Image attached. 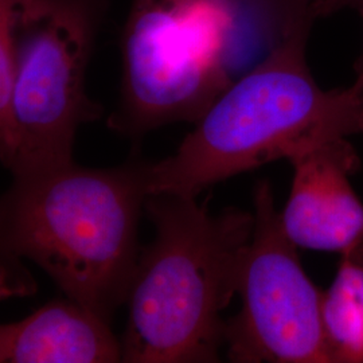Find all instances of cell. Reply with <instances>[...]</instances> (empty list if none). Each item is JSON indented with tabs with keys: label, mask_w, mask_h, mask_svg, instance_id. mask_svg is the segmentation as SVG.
<instances>
[{
	"label": "cell",
	"mask_w": 363,
	"mask_h": 363,
	"mask_svg": "<svg viewBox=\"0 0 363 363\" xmlns=\"http://www.w3.org/2000/svg\"><path fill=\"white\" fill-rule=\"evenodd\" d=\"M150 166H65L13 177L1 201L3 265L37 264L66 298L111 322L139 261ZM18 271V269H16Z\"/></svg>",
	"instance_id": "obj_1"
},
{
	"label": "cell",
	"mask_w": 363,
	"mask_h": 363,
	"mask_svg": "<svg viewBox=\"0 0 363 363\" xmlns=\"http://www.w3.org/2000/svg\"><path fill=\"white\" fill-rule=\"evenodd\" d=\"M312 26L298 27L234 81L174 155L150 166V195H196L234 175L337 138L363 135V91L312 76Z\"/></svg>",
	"instance_id": "obj_2"
},
{
	"label": "cell",
	"mask_w": 363,
	"mask_h": 363,
	"mask_svg": "<svg viewBox=\"0 0 363 363\" xmlns=\"http://www.w3.org/2000/svg\"><path fill=\"white\" fill-rule=\"evenodd\" d=\"M145 211L154 241L140 252L121 339L130 363L218 362L222 311L237 295L253 233V213L213 214L196 198L151 194Z\"/></svg>",
	"instance_id": "obj_3"
},
{
	"label": "cell",
	"mask_w": 363,
	"mask_h": 363,
	"mask_svg": "<svg viewBox=\"0 0 363 363\" xmlns=\"http://www.w3.org/2000/svg\"><path fill=\"white\" fill-rule=\"evenodd\" d=\"M286 35L253 0H132L121 33L123 77L111 130L140 139L196 123L253 52Z\"/></svg>",
	"instance_id": "obj_4"
},
{
	"label": "cell",
	"mask_w": 363,
	"mask_h": 363,
	"mask_svg": "<svg viewBox=\"0 0 363 363\" xmlns=\"http://www.w3.org/2000/svg\"><path fill=\"white\" fill-rule=\"evenodd\" d=\"M109 0H0L13 91L0 155L13 177L65 166L82 124L101 116L85 79Z\"/></svg>",
	"instance_id": "obj_5"
},
{
	"label": "cell",
	"mask_w": 363,
	"mask_h": 363,
	"mask_svg": "<svg viewBox=\"0 0 363 363\" xmlns=\"http://www.w3.org/2000/svg\"><path fill=\"white\" fill-rule=\"evenodd\" d=\"M255 226L238 279L241 310L225 322L228 358L238 363H331L323 291L311 281L286 235L268 181L253 194Z\"/></svg>",
	"instance_id": "obj_6"
},
{
	"label": "cell",
	"mask_w": 363,
	"mask_h": 363,
	"mask_svg": "<svg viewBox=\"0 0 363 363\" xmlns=\"http://www.w3.org/2000/svg\"><path fill=\"white\" fill-rule=\"evenodd\" d=\"M292 190L281 225L298 247L343 255L363 242V203L350 177L361 159L349 142L337 138L289 159Z\"/></svg>",
	"instance_id": "obj_7"
},
{
	"label": "cell",
	"mask_w": 363,
	"mask_h": 363,
	"mask_svg": "<svg viewBox=\"0 0 363 363\" xmlns=\"http://www.w3.org/2000/svg\"><path fill=\"white\" fill-rule=\"evenodd\" d=\"M123 345L111 322L66 298L0 327L1 363H112Z\"/></svg>",
	"instance_id": "obj_8"
},
{
	"label": "cell",
	"mask_w": 363,
	"mask_h": 363,
	"mask_svg": "<svg viewBox=\"0 0 363 363\" xmlns=\"http://www.w3.org/2000/svg\"><path fill=\"white\" fill-rule=\"evenodd\" d=\"M322 318L331 363H363V242L340 255Z\"/></svg>",
	"instance_id": "obj_9"
},
{
	"label": "cell",
	"mask_w": 363,
	"mask_h": 363,
	"mask_svg": "<svg viewBox=\"0 0 363 363\" xmlns=\"http://www.w3.org/2000/svg\"><path fill=\"white\" fill-rule=\"evenodd\" d=\"M286 35L298 27L313 26L312 7L316 0H253Z\"/></svg>",
	"instance_id": "obj_10"
},
{
	"label": "cell",
	"mask_w": 363,
	"mask_h": 363,
	"mask_svg": "<svg viewBox=\"0 0 363 363\" xmlns=\"http://www.w3.org/2000/svg\"><path fill=\"white\" fill-rule=\"evenodd\" d=\"M343 10H352L363 16V0H316L312 13L315 19H322Z\"/></svg>",
	"instance_id": "obj_11"
},
{
	"label": "cell",
	"mask_w": 363,
	"mask_h": 363,
	"mask_svg": "<svg viewBox=\"0 0 363 363\" xmlns=\"http://www.w3.org/2000/svg\"><path fill=\"white\" fill-rule=\"evenodd\" d=\"M354 73H355V78L352 81V85L363 91V52L354 65Z\"/></svg>",
	"instance_id": "obj_12"
}]
</instances>
